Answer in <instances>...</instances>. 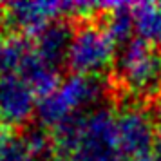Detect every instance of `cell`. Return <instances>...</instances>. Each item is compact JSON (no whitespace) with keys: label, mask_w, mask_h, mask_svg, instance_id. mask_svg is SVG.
<instances>
[{"label":"cell","mask_w":161,"mask_h":161,"mask_svg":"<svg viewBox=\"0 0 161 161\" xmlns=\"http://www.w3.org/2000/svg\"><path fill=\"white\" fill-rule=\"evenodd\" d=\"M107 92V83L100 76L87 74H69L62 80L60 87L49 96L40 98L36 105V116L42 127L56 129L76 114L92 109L103 100Z\"/></svg>","instance_id":"cell-1"},{"label":"cell","mask_w":161,"mask_h":161,"mask_svg":"<svg viewBox=\"0 0 161 161\" xmlns=\"http://www.w3.org/2000/svg\"><path fill=\"white\" fill-rule=\"evenodd\" d=\"M116 74L129 92L148 98L161 89V53L139 38H132L116 58Z\"/></svg>","instance_id":"cell-2"},{"label":"cell","mask_w":161,"mask_h":161,"mask_svg":"<svg viewBox=\"0 0 161 161\" xmlns=\"http://www.w3.org/2000/svg\"><path fill=\"white\" fill-rule=\"evenodd\" d=\"M118 141L116 112L109 107H96L83 114L80 138L69 154L71 161H121Z\"/></svg>","instance_id":"cell-3"},{"label":"cell","mask_w":161,"mask_h":161,"mask_svg":"<svg viewBox=\"0 0 161 161\" xmlns=\"http://www.w3.org/2000/svg\"><path fill=\"white\" fill-rule=\"evenodd\" d=\"M116 45L105 27L83 24L74 31L67 54V65L74 74L98 76L116 60Z\"/></svg>","instance_id":"cell-4"},{"label":"cell","mask_w":161,"mask_h":161,"mask_svg":"<svg viewBox=\"0 0 161 161\" xmlns=\"http://www.w3.org/2000/svg\"><path fill=\"white\" fill-rule=\"evenodd\" d=\"M118 141L121 154L136 161L156 147L158 130L152 114L139 105H127L116 114Z\"/></svg>","instance_id":"cell-5"},{"label":"cell","mask_w":161,"mask_h":161,"mask_svg":"<svg viewBox=\"0 0 161 161\" xmlns=\"http://www.w3.org/2000/svg\"><path fill=\"white\" fill-rule=\"evenodd\" d=\"M36 94L20 74H0V125L22 127L36 112Z\"/></svg>","instance_id":"cell-6"},{"label":"cell","mask_w":161,"mask_h":161,"mask_svg":"<svg viewBox=\"0 0 161 161\" xmlns=\"http://www.w3.org/2000/svg\"><path fill=\"white\" fill-rule=\"evenodd\" d=\"M58 16H65L64 2L33 0V2H11L8 4V20L15 29L36 36Z\"/></svg>","instance_id":"cell-7"},{"label":"cell","mask_w":161,"mask_h":161,"mask_svg":"<svg viewBox=\"0 0 161 161\" xmlns=\"http://www.w3.org/2000/svg\"><path fill=\"white\" fill-rule=\"evenodd\" d=\"M73 36L74 33L71 29V25L64 20H56L36 35L35 53L47 64L60 67L62 62H67Z\"/></svg>","instance_id":"cell-8"},{"label":"cell","mask_w":161,"mask_h":161,"mask_svg":"<svg viewBox=\"0 0 161 161\" xmlns=\"http://www.w3.org/2000/svg\"><path fill=\"white\" fill-rule=\"evenodd\" d=\"M18 74L27 81V85L40 98L53 94L60 87V83H62L58 67H54L51 64H47L45 60H42L35 53V49H33L29 58L25 60V64H24V67L20 69Z\"/></svg>","instance_id":"cell-9"},{"label":"cell","mask_w":161,"mask_h":161,"mask_svg":"<svg viewBox=\"0 0 161 161\" xmlns=\"http://www.w3.org/2000/svg\"><path fill=\"white\" fill-rule=\"evenodd\" d=\"M134 15V31L139 40L152 47L161 45V4L139 2L132 4Z\"/></svg>","instance_id":"cell-10"},{"label":"cell","mask_w":161,"mask_h":161,"mask_svg":"<svg viewBox=\"0 0 161 161\" xmlns=\"http://www.w3.org/2000/svg\"><path fill=\"white\" fill-rule=\"evenodd\" d=\"M105 31L116 44H129L132 40L134 31V15H132V4L114 2L109 9V15L105 20Z\"/></svg>","instance_id":"cell-11"},{"label":"cell","mask_w":161,"mask_h":161,"mask_svg":"<svg viewBox=\"0 0 161 161\" xmlns=\"http://www.w3.org/2000/svg\"><path fill=\"white\" fill-rule=\"evenodd\" d=\"M33 47L22 36H9L0 44V74H18Z\"/></svg>","instance_id":"cell-12"},{"label":"cell","mask_w":161,"mask_h":161,"mask_svg":"<svg viewBox=\"0 0 161 161\" xmlns=\"http://www.w3.org/2000/svg\"><path fill=\"white\" fill-rule=\"evenodd\" d=\"M22 141L25 143V147L29 148V152L36 159L47 156L49 150H51V147L54 145V138L45 130L44 127H29L27 130L24 132Z\"/></svg>","instance_id":"cell-13"},{"label":"cell","mask_w":161,"mask_h":161,"mask_svg":"<svg viewBox=\"0 0 161 161\" xmlns=\"http://www.w3.org/2000/svg\"><path fill=\"white\" fill-rule=\"evenodd\" d=\"M4 161H36V158L29 152V148L25 147L22 138H18V139H9Z\"/></svg>","instance_id":"cell-14"},{"label":"cell","mask_w":161,"mask_h":161,"mask_svg":"<svg viewBox=\"0 0 161 161\" xmlns=\"http://www.w3.org/2000/svg\"><path fill=\"white\" fill-rule=\"evenodd\" d=\"M9 138L8 134L4 132V129H0V161H4V156H6V148H8Z\"/></svg>","instance_id":"cell-15"},{"label":"cell","mask_w":161,"mask_h":161,"mask_svg":"<svg viewBox=\"0 0 161 161\" xmlns=\"http://www.w3.org/2000/svg\"><path fill=\"white\" fill-rule=\"evenodd\" d=\"M154 148H156V156H158V159L161 161V129L159 130H158V139H156V147H154Z\"/></svg>","instance_id":"cell-16"},{"label":"cell","mask_w":161,"mask_h":161,"mask_svg":"<svg viewBox=\"0 0 161 161\" xmlns=\"http://www.w3.org/2000/svg\"><path fill=\"white\" fill-rule=\"evenodd\" d=\"M45 161H71L67 156H64V154H56V156H49Z\"/></svg>","instance_id":"cell-17"},{"label":"cell","mask_w":161,"mask_h":161,"mask_svg":"<svg viewBox=\"0 0 161 161\" xmlns=\"http://www.w3.org/2000/svg\"><path fill=\"white\" fill-rule=\"evenodd\" d=\"M136 161H159V159H158L156 154H148V156H143V158H139V159H136Z\"/></svg>","instance_id":"cell-18"},{"label":"cell","mask_w":161,"mask_h":161,"mask_svg":"<svg viewBox=\"0 0 161 161\" xmlns=\"http://www.w3.org/2000/svg\"><path fill=\"white\" fill-rule=\"evenodd\" d=\"M4 15H6V13H4V6H2V4H0V20H2V18H4Z\"/></svg>","instance_id":"cell-19"},{"label":"cell","mask_w":161,"mask_h":161,"mask_svg":"<svg viewBox=\"0 0 161 161\" xmlns=\"http://www.w3.org/2000/svg\"><path fill=\"white\" fill-rule=\"evenodd\" d=\"M0 44H2V36H0Z\"/></svg>","instance_id":"cell-20"}]
</instances>
